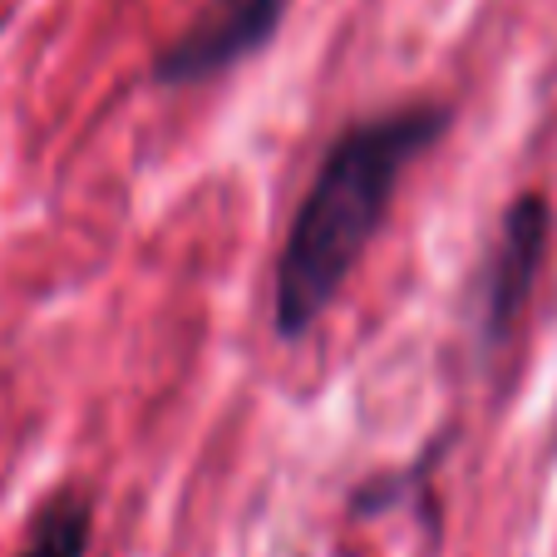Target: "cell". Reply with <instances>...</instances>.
Instances as JSON below:
<instances>
[{"label":"cell","instance_id":"obj_1","mask_svg":"<svg viewBox=\"0 0 557 557\" xmlns=\"http://www.w3.org/2000/svg\"><path fill=\"white\" fill-rule=\"evenodd\" d=\"M444 124L449 114L440 104H405L346 128L331 144L276 257V336L296 341L321 321L385 222L400 173L444 134Z\"/></svg>","mask_w":557,"mask_h":557},{"label":"cell","instance_id":"obj_2","mask_svg":"<svg viewBox=\"0 0 557 557\" xmlns=\"http://www.w3.org/2000/svg\"><path fill=\"white\" fill-rule=\"evenodd\" d=\"M286 0H208L193 25L158 54V85H198L208 74L237 64L243 54L262 50L282 25Z\"/></svg>","mask_w":557,"mask_h":557},{"label":"cell","instance_id":"obj_3","mask_svg":"<svg viewBox=\"0 0 557 557\" xmlns=\"http://www.w3.org/2000/svg\"><path fill=\"white\" fill-rule=\"evenodd\" d=\"M543 247H547V202L537 193H523L504 212L498 243L484 267V336L488 341H498L518 321L528 292H533L537 267H543Z\"/></svg>","mask_w":557,"mask_h":557},{"label":"cell","instance_id":"obj_4","mask_svg":"<svg viewBox=\"0 0 557 557\" xmlns=\"http://www.w3.org/2000/svg\"><path fill=\"white\" fill-rule=\"evenodd\" d=\"M89 508L79 498H54V504L40 508L30 537L15 557H85L89 547Z\"/></svg>","mask_w":557,"mask_h":557}]
</instances>
